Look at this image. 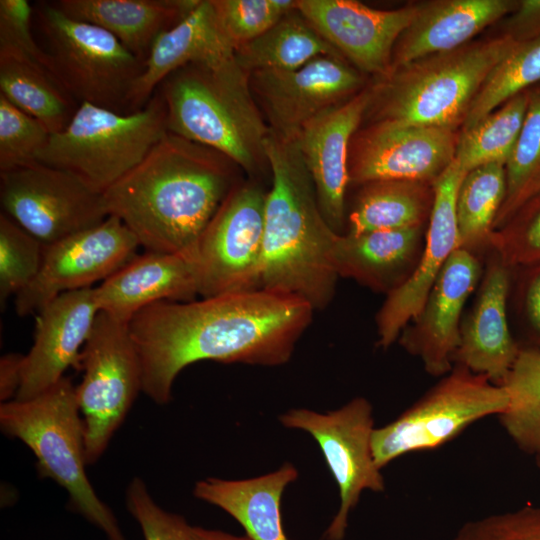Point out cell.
<instances>
[{"label":"cell","mask_w":540,"mask_h":540,"mask_svg":"<svg viewBox=\"0 0 540 540\" xmlns=\"http://www.w3.org/2000/svg\"><path fill=\"white\" fill-rule=\"evenodd\" d=\"M529 92H521L480 120L462 130L455 159L468 172L482 165H506L516 145L525 119Z\"/></svg>","instance_id":"cell-34"},{"label":"cell","mask_w":540,"mask_h":540,"mask_svg":"<svg viewBox=\"0 0 540 540\" xmlns=\"http://www.w3.org/2000/svg\"><path fill=\"white\" fill-rule=\"evenodd\" d=\"M526 310L529 321L540 333V272L534 276L527 289Z\"/></svg>","instance_id":"cell-46"},{"label":"cell","mask_w":540,"mask_h":540,"mask_svg":"<svg viewBox=\"0 0 540 540\" xmlns=\"http://www.w3.org/2000/svg\"><path fill=\"white\" fill-rule=\"evenodd\" d=\"M33 12L27 0H0V56L31 63L52 74L49 55L32 34Z\"/></svg>","instance_id":"cell-40"},{"label":"cell","mask_w":540,"mask_h":540,"mask_svg":"<svg viewBox=\"0 0 540 540\" xmlns=\"http://www.w3.org/2000/svg\"><path fill=\"white\" fill-rule=\"evenodd\" d=\"M429 185L399 179L364 184L348 216L344 234L423 227L433 205V186Z\"/></svg>","instance_id":"cell-29"},{"label":"cell","mask_w":540,"mask_h":540,"mask_svg":"<svg viewBox=\"0 0 540 540\" xmlns=\"http://www.w3.org/2000/svg\"><path fill=\"white\" fill-rule=\"evenodd\" d=\"M465 172L456 159L433 182V205L422 253L407 280L389 293L377 317L378 345L386 349L418 315L451 254L459 248L456 197Z\"/></svg>","instance_id":"cell-18"},{"label":"cell","mask_w":540,"mask_h":540,"mask_svg":"<svg viewBox=\"0 0 540 540\" xmlns=\"http://www.w3.org/2000/svg\"><path fill=\"white\" fill-rule=\"evenodd\" d=\"M167 133V110L158 91L143 108L130 113L82 102L67 126L51 134L37 162L69 171L103 194Z\"/></svg>","instance_id":"cell-7"},{"label":"cell","mask_w":540,"mask_h":540,"mask_svg":"<svg viewBox=\"0 0 540 540\" xmlns=\"http://www.w3.org/2000/svg\"><path fill=\"white\" fill-rule=\"evenodd\" d=\"M537 196H540V179L536 182V184L530 189V191L528 192L526 198H525V201H524V204L523 206L529 202L531 199L537 197ZM522 206V207H523Z\"/></svg>","instance_id":"cell-48"},{"label":"cell","mask_w":540,"mask_h":540,"mask_svg":"<svg viewBox=\"0 0 540 540\" xmlns=\"http://www.w3.org/2000/svg\"><path fill=\"white\" fill-rule=\"evenodd\" d=\"M506 193V169L502 164L482 165L465 174L456 197L459 248L475 254L490 246Z\"/></svg>","instance_id":"cell-32"},{"label":"cell","mask_w":540,"mask_h":540,"mask_svg":"<svg viewBox=\"0 0 540 540\" xmlns=\"http://www.w3.org/2000/svg\"><path fill=\"white\" fill-rule=\"evenodd\" d=\"M44 243L6 214H0V300L24 290L38 274Z\"/></svg>","instance_id":"cell-37"},{"label":"cell","mask_w":540,"mask_h":540,"mask_svg":"<svg viewBox=\"0 0 540 540\" xmlns=\"http://www.w3.org/2000/svg\"><path fill=\"white\" fill-rule=\"evenodd\" d=\"M199 0H57L68 16L99 26L145 62L156 38L174 26Z\"/></svg>","instance_id":"cell-28"},{"label":"cell","mask_w":540,"mask_h":540,"mask_svg":"<svg viewBox=\"0 0 540 540\" xmlns=\"http://www.w3.org/2000/svg\"><path fill=\"white\" fill-rule=\"evenodd\" d=\"M296 7L355 69L383 78L391 71L395 45L419 4L378 10L355 0H297Z\"/></svg>","instance_id":"cell-17"},{"label":"cell","mask_w":540,"mask_h":540,"mask_svg":"<svg viewBox=\"0 0 540 540\" xmlns=\"http://www.w3.org/2000/svg\"><path fill=\"white\" fill-rule=\"evenodd\" d=\"M313 311L301 298L265 289L149 305L128 322L142 392L167 404L179 373L199 361L285 364Z\"/></svg>","instance_id":"cell-1"},{"label":"cell","mask_w":540,"mask_h":540,"mask_svg":"<svg viewBox=\"0 0 540 540\" xmlns=\"http://www.w3.org/2000/svg\"><path fill=\"white\" fill-rule=\"evenodd\" d=\"M272 186L267 192L260 289L293 295L314 310L335 293L333 251L339 233L325 220L295 141L270 133L265 144Z\"/></svg>","instance_id":"cell-3"},{"label":"cell","mask_w":540,"mask_h":540,"mask_svg":"<svg viewBox=\"0 0 540 540\" xmlns=\"http://www.w3.org/2000/svg\"><path fill=\"white\" fill-rule=\"evenodd\" d=\"M3 213L44 244L103 222V194L69 171L41 163L0 172Z\"/></svg>","instance_id":"cell-13"},{"label":"cell","mask_w":540,"mask_h":540,"mask_svg":"<svg viewBox=\"0 0 540 540\" xmlns=\"http://www.w3.org/2000/svg\"><path fill=\"white\" fill-rule=\"evenodd\" d=\"M372 85L311 120L294 140L314 184L321 212L337 233L345 224L352 138L372 100Z\"/></svg>","instance_id":"cell-20"},{"label":"cell","mask_w":540,"mask_h":540,"mask_svg":"<svg viewBox=\"0 0 540 540\" xmlns=\"http://www.w3.org/2000/svg\"><path fill=\"white\" fill-rule=\"evenodd\" d=\"M51 133L0 94V172L31 166Z\"/></svg>","instance_id":"cell-38"},{"label":"cell","mask_w":540,"mask_h":540,"mask_svg":"<svg viewBox=\"0 0 540 540\" xmlns=\"http://www.w3.org/2000/svg\"><path fill=\"white\" fill-rule=\"evenodd\" d=\"M156 91L166 106L168 132L218 151L251 175L268 166L265 144L271 130L254 97L250 73L235 55L186 65Z\"/></svg>","instance_id":"cell-4"},{"label":"cell","mask_w":540,"mask_h":540,"mask_svg":"<svg viewBox=\"0 0 540 540\" xmlns=\"http://www.w3.org/2000/svg\"><path fill=\"white\" fill-rule=\"evenodd\" d=\"M24 356L18 353H8L0 360V399L1 403L16 398L22 381Z\"/></svg>","instance_id":"cell-45"},{"label":"cell","mask_w":540,"mask_h":540,"mask_svg":"<svg viewBox=\"0 0 540 540\" xmlns=\"http://www.w3.org/2000/svg\"><path fill=\"white\" fill-rule=\"evenodd\" d=\"M235 55L213 0H199L185 17L154 41L129 96V112L143 108L162 81L194 63H216Z\"/></svg>","instance_id":"cell-24"},{"label":"cell","mask_w":540,"mask_h":540,"mask_svg":"<svg viewBox=\"0 0 540 540\" xmlns=\"http://www.w3.org/2000/svg\"><path fill=\"white\" fill-rule=\"evenodd\" d=\"M297 477L296 467L284 463L279 469L254 478L199 480L193 494L232 516L251 540H289L282 525L281 498Z\"/></svg>","instance_id":"cell-27"},{"label":"cell","mask_w":540,"mask_h":540,"mask_svg":"<svg viewBox=\"0 0 540 540\" xmlns=\"http://www.w3.org/2000/svg\"><path fill=\"white\" fill-rule=\"evenodd\" d=\"M266 197L237 184L204 230L193 251L202 298L260 289Z\"/></svg>","instance_id":"cell-11"},{"label":"cell","mask_w":540,"mask_h":540,"mask_svg":"<svg viewBox=\"0 0 540 540\" xmlns=\"http://www.w3.org/2000/svg\"><path fill=\"white\" fill-rule=\"evenodd\" d=\"M326 55L341 56L297 7L262 35L235 50L237 62L249 73L291 71Z\"/></svg>","instance_id":"cell-30"},{"label":"cell","mask_w":540,"mask_h":540,"mask_svg":"<svg viewBox=\"0 0 540 540\" xmlns=\"http://www.w3.org/2000/svg\"><path fill=\"white\" fill-rule=\"evenodd\" d=\"M540 82V37L516 43L491 70L468 110L463 130L470 129L508 100Z\"/></svg>","instance_id":"cell-35"},{"label":"cell","mask_w":540,"mask_h":540,"mask_svg":"<svg viewBox=\"0 0 540 540\" xmlns=\"http://www.w3.org/2000/svg\"><path fill=\"white\" fill-rule=\"evenodd\" d=\"M505 169L507 193L497 214L494 231L523 206L528 192L540 179V86L529 92L523 126Z\"/></svg>","instance_id":"cell-36"},{"label":"cell","mask_w":540,"mask_h":540,"mask_svg":"<svg viewBox=\"0 0 540 540\" xmlns=\"http://www.w3.org/2000/svg\"><path fill=\"white\" fill-rule=\"evenodd\" d=\"M451 540H540V507L526 505L470 520Z\"/></svg>","instance_id":"cell-41"},{"label":"cell","mask_w":540,"mask_h":540,"mask_svg":"<svg viewBox=\"0 0 540 540\" xmlns=\"http://www.w3.org/2000/svg\"><path fill=\"white\" fill-rule=\"evenodd\" d=\"M518 2L435 0L419 3L414 20L395 45L391 71L420 58L451 51L469 43L485 27L512 13Z\"/></svg>","instance_id":"cell-25"},{"label":"cell","mask_w":540,"mask_h":540,"mask_svg":"<svg viewBox=\"0 0 540 540\" xmlns=\"http://www.w3.org/2000/svg\"><path fill=\"white\" fill-rule=\"evenodd\" d=\"M37 10L54 78L78 102L129 112V96L143 62L115 36L72 18L51 2Z\"/></svg>","instance_id":"cell-8"},{"label":"cell","mask_w":540,"mask_h":540,"mask_svg":"<svg viewBox=\"0 0 540 540\" xmlns=\"http://www.w3.org/2000/svg\"><path fill=\"white\" fill-rule=\"evenodd\" d=\"M536 464L540 468V454L535 456Z\"/></svg>","instance_id":"cell-49"},{"label":"cell","mask_w":540,"mask_h":540,"mask_svg":"<svg viewBox=\"0 0 540 540\" xmlns=\"http://www.w3.org/2000/svg\"><path fill=\"white\" fill-rule=\"evenodd\" d=\"M0 94L51 134L67 126L79 104L47 70L6 56H0Z\"/></svg>","instance_id":"cell-31"},{"label":"cell","mask_w":540,"mask_h":540,"mask_svg":"<svg viewBox=\"0 0 540 540\" xmlns=\"http://www.w3.org/2000/svg\"><path fill=\"white\" fill-rule=\"evenodd\" d=\"M509 396L499 422L515 443L528 455L540 454V349L520 348L517 358L501 384Z\"/></svg>","instance_id":"cell-33"},{"label":"cell","mask_w":540,"mask_h":540,"mask_svg":"<svg viewBox=\"0 0 540 540\" xmlns=\"http://www.w3.org/2000/svg\"><path fill=\"white\" fill-rule=\"evenodd\" d=\"M504 34L515 42L540 37V0H521L505 23Z\"/></svg>","instance_id":"cell-44"},{"label":"cell","mask_w":540,"mask_h":540,"mask_svg":"<svg viewBox=\"0 0 540 540\" xmlns=\"http://www.w3.org/2000/svg\"><path fill=\"white\" fill-rule=\"evenodd\" d=\"M515 42L508 35L432 54L377 78L366 112L373 123L454 130L483 82Z\"/></svg>","instance_id":"cell-5"},{"label":"cell","mask_w":540,"mask_h":540,"mask_svg":"<svg viewBox=\"0 0 540 540\" xmlns=\"http://www.w3.org/2000/svg\"><path fill=\"white\" fill-rule=\"evenodd\" d=\"M490 247L506 266L540 261V206L524 220L495 230Z\"/></svg>","instance_id":"cell-43"},{"label":"cell","mask_w":540,"mask_h":540,"mask_svg":"<svg viewBox=\"0 0 540 540\" xmlns=\"http://www.w3.org/2000/svg\"><path fill=\"white\" fill-rule=\"evenodd\" d=\"M0 427L33 452L38 473L67 492L72 510L102 530L108 540H126L86 474L84 427L70 378L63 377L30 399L1 403Z\"/></svg>","instance_id":"cell-6"},{"label":"cell","mask_w":540,"mask_h":540,"mask_svg":"<svg viewBox=\"0 0 540 540\" xmlns=\"http://www.w3.org/2000/svg\"><path fill=\"white\" fill-rule=\"evenodd\" d=\"M188 540H251L247 535L237 536L221 530L190 526Z\"/></svg>","instance_id":"cell-47"},{"label":"cell","mask_w":540,"mask_h":540,"mask_svg":"<svg viewBox=\"0 0 540 540\" xmlns=\"http://www.w3.org/2000/svg\"><path fill=\"white\" fill-rule=\"evenodd\" d=\"M480 277L481 266L476 255L462 248L456 249L442 268L420 312L402 331L400 344L408 353L421 359L428 374L443 377L453 368L463 308Z\"/></svg>","instance_id":"cell-19"},{"label":"cell","mask_w":540,"mask_h":540,"mask_svg":"<svg viewBox=\"0 0 540 540\" xmlns=\"http://www.w3.org/2000/svg\"><path fill=\"white\" fill-rule=\"evenodd\" d=\"M78 368L83 375L75 385V395L84 427L86 462L92 465L142 392L141 365L128 322L99 312Z\"/></svg>","instance_id":"cell-10"},{"label":"cell","mask_w":540,"mask_h":540,"mask_svg":"<svg viewBox=\"0 0 540 540\" xmlns=\"http://www.w3.org/2000/svg\"><path fill=\"white\" fill-rule=\"evenodd\" d=\"M213 4L225 35L236 50L296 9L297 0H213Z\"/></svg>","instance_id":"cell-39"},{"label":"cell","mask_w":540,"mask_h":540,"mask_svg":"<svg viewBox=\"0 0 540 540\" xmlns=\"http://www.w3.org/2000/svg\"><path fill=\"white\" fill-rule=\"evenodd\" d=\"M99 312L129 322L141 309L162 301L185 302L199 295L192 254H136L94 287Z\"/></svg>","instance_id":"cell-22"},{"label":"cell","mask_w":540,"mask_h":540,"mask_svg":"<svg viewBox=\"0 0 540 540\" xmlns=\"http://www.w3.org/2000/svg\"><path fill=\"white\" fill-rule=\"evenodd\" d=\"M230 159L168 132L145 159L103 193L145 251L192 254L236 186Z\"/></svg>","instance_id":"cell-2"},{"label":"cell","mask_w":540,"mask_h":540,"mask_svg":"<svg viewBox=\"0 0 540 540\" xmlns=\"http://www.w3.org/2000/svg\"><path fill=\"white\" fill-rule=\"evenodd\" d=\"M361 74L342 56L326 55L291 71L251 72L250 83L271 132L294 141L311 120L362 90Z\"/></svg>","instance_id":"cell-15"},{"label":"cell","mask_w":540,"mask_h":540,"mask_svg":"<svg viewBox=\"0 0 540 540\" xmlns=\"http://www.w3.org/2000/svg\"><path fill=\"white\" fill-rule=\"evenodd\" d=\"M422 228L338 234L333 251L338 276L388 295L415 269L424 246Z\"/></svg>","instance_id":"cell-26"},{"label":"cell","mask_w":540,"mask_h":540,"mask_svg":"<svg viewBox=\"0 0 540 540\" xmlns=\"http://www.w3.org/2000/svg\"><path fill=\"white\" fill-rule=\"evenodd\" d=\"M457 140L447 128L373 123L352 138L349 183L399 179L433 184L455 159Z\"/></svg>","instance_id":"cell-16"},{"label":"cell","mask_w":540,"mask_h":540,"mask_svg":"<svg viewBox=\"0 0 540 540\" xmlns=\"http://www.w3.org/2000/svg\"><path fill=\"white\" fill-rule=\"evenodd\" d=\"M99 313L93 288L63 293L37 312L33 345L24 356L17 400L35 397L79 367L85 342Z\"/></svg>","instance_id":"cell-21"},{"label":"cell","mask_w":540,"mask_h":540,"mask_svg":"<svg viewBox=\"0 0 540 540\" xmlns=\"http://www.w3.org/2000/svg\"><path fill=\"white\" fill-rule=\"evenodd\" d=\"M126 507L139 524L144 540H188L190 526L179 514L161 508L141 478L126 489Z\"/></svg>","instance_id":"cell-42"},{"label":"cell","mask_w":540,"mask_h":540,"mask_svg":"<svg viewBox=\"0 0 540 540\" xmlns=\"http://www.w3.org/2000/svg\"><path fill=\"white\" fill-rule=\"evenodd\" d=\"M509 272L495 254L486 268L472 311L462 320L454 364L486 376L501 385L520 348L507 320Z\"/></svg>","instance_id":"cell-23"},{"label":"cell","mask_w":540,"mask_h":540,"mask_svg":"<svg viewBox=\"0 0 540 540\" xmlns=\"http://www.w3.org/2000/svg\"><path fill=\"white\" fill-rule=\"evenodd\" d=\"M138 241L117 217L50 244H44L40 270L15 296L19 316L37 313L57 296L93 288L136 255Z\"/></svg>","instance_id":"cell-14"},{"label":"cell","mask_w":540,"mask_h":540,"mask_svg":"<svg viewBox=\"0 0 540 540\" xmlns=\"http://www.w3.org/2000/svg\"><path fill=\"white\" fill-rule=\"evenodd\" d=\"M509 396L502 385L454 364L450 372L390 423L375 428L372 453L382 469L405 454L448 443L474 422L502 414Z\"/></svg>","instance_id":"cell-9"},{"label":"cell","mask_w":540,"mask_h":540,"mask_svg":"<svg viewBox=\"0 0 540 540\" xmlns=\"http://www.w3.org/2000/svg\"><path fill=\"white\" fill-rule=\"evenodd\" d=\"M287 428L309 433L319 444L340 496V506L324 533L325 540H343L350 512L364 490L383 492L384 477L375 464L372 435L373 408L363 397L322 414L305 408L290 409L279 417Z\"/></svg>","instance_id":"cell-12"}]
</instances>
